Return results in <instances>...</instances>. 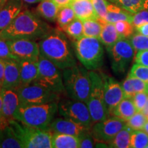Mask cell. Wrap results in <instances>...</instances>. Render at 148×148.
<instances>
[{
  "label": "cell",
  "instance_id": "obj_1",
  "mask_svg": "<svg viewBox=\"0 0 148 148\" xmlns=\"http://www.w3.org/2000/svg\"><path fill=\"white\" fill-rule=\"evenodd\" d=\"M40 55L63 70L77 64L73 46L62 29H53L38 40Z\"/></svg>",
  "mask_w": 148,
  "mask_h": 148
},
{
  "label": "cell",
  "instance_id": "obj_2",
  "mask_svg": "<svg viewBox=\"0 0 148 148\" xmlns=\"http://www.w3.org/2000/svg\"><path fill=\"white\" fill-rule=\"evenodd\" d=\"M51 30L52 27L40 19L38 14L24 10L5 29L0 31V37L4 39L25 38L36 41Z\"/></svg>",
  "mask_w": 148,
  "mask_h": 148
},
{
  "label": "cell",
  "instance_id": "obj_3",
  "mask_svg": "<svg viewBox=\"0 0 148 148\" xmlns=\"http://www.w3.org/2000/svg\"><path fill=\"white\" fill-rule=\"evenodd\" d=\"M58 102L39 104H19L14 119L36 128L49 130L56 112Z\"/></svg>",
  "mask_w": 148,
  "mask_h": 148
},
{
  "label": "cell",
  "instance_id": "obj_4",
  "mask_svg": "<svg viewBox=\"0 0 148 148\" xmlns=\"http://www.w3.org/2000/svg\"><path fill=\"white\" fill-rule=\"evenodd\" d=\"M64 92L68 97L86 103L90 90L89 71L76 64L62 71Z\"/></svg>",
  "mask_w": 148,
  "mask_h": 148
},
{
  "label": "cell",
  "instance_id": "obj_5",
  "mask_svg": "<svg viewBox=\"0 0 148 148\" xmlns=\"http://www.w3.org/2000/svg\"><path fill=\"white\" fill-rule=\"evenodd\" d=\"M103 44L98 38L83 36L72 42L75 56L88 71L97 70L103 64Z\"/></svg>",
  "mask_w": 148,
  "mask_h": 148
},
{
  "label": "cell",
  "instance_id": "obj_6",
  "mask_svg": "<svg viewBox=\"0 0 148 148\" xmlns=\"http://www.w3.org/2000/svg\"><path fill=\"white\" fill-rule=\"evenodd\" d=\"M11 127L23 144V148H51V130L36 128L14 119L10 121Z\"/></svg>",
  "mask_w": 148,
  "mask_h": 148
},
{
  "label": "cell",
  "instance_id": "obj_7",
  "mask_svg": "<svg viewBox=\"0 0 148 148\" xmlns=\"http://www.w3.org/2000/svg\"><path fill=\"white\" fill-rule=\"evenodd\" d=\"M89 75L90 90L86 104L90 111L92 123H95L106 119L110 116L105 104L102 73L92 70L89 71Z\"/></svg>",
  "mask_w": 148,
  "mask_h": 148
},
{
  "label": "cell",
  "instance_id": "obj_8",
  "mask_svg": "<svg viewBox=\"0 0 148 148\" xmlns=\"http://www.w3.org/2000/svg\"><path fill=\"white\" fill-rule=\"evenodd\" d=\"M38 74L34 82L61 95L64 92L62 72L51 61L40 55L38 60Z\"/></svg>",
  "mask_w": 148,
  "mask_h": 148
},
{
  "label": "cell",
  "instance_id": "obj_9",
  "mask_svg": "<svg viewBox=\"0 0 148 148\" xmlns=\"http://www.w3.org/2000/svg\"><path fill=\"white\" fill-rule=\"evenodd\" d=\"M58 112L60 116L73 121L88 129L92 123L90 111L86 103L71 98L60 99L58 101Z\"/></svg>",
  "mask_w": 148,
  "mask_h": 148
},
{
  "label": "cell",
  "instance_id": "obj_10",
  "mask_svg": "<svg viewBox=\"0 0 148 148\" xmlns=\"http://www.w3.org/2000/svg\"><path fill=\"white\" fill-rule=\"evenodd\" d=\"M20 104H39L49 102H58L60 95L56 92L44 87L38 83L21 85L16 89Z\"/></svg>",
  "mask_w": 148,
  "mask_h": 148
},
{
  "label": "cell",
  "instance_id": "obj_11",
  "mask_svg": "<svg viewBox=\"0 0 148 148\" xmlns=\"http://www.w3.org/2000/svg\"><path fill=\"white\" fill-rule=\"evenodd\" d=\"M107 51L112 70L114 73L119 74L126 71L135 54L132 43L127 38L120 39Z\"/></svg>",
  "mask_w": 148,
  "mask_h": 148
},
{
  "label": "cell",
  "instance_id": "obj_12",
  "mask_svg": "<svg viewBox=\"0 0 148 148\" xmlns=\"http://www.w3.org/2000/svg\"><path fill=\"white\" fill-rule=\"evenodd\" d=\"M126 124L124 120L115 116H110L106 119L93 123L90 132L97 141L108 143Z\"/></svg>",
  "mask_w": 148,
  "mask_h": 148
},
{
  "label": "cell",
  "instance_id": "obj_13",
  "mask_svg": "<svg viewBox=\"0 0 148 148\" xmlns=\"http://www.w3.org/2000/svg\"><path fill=\"white\" fill-rule=\"evenodd\" d=\"M6 40L11 53L16 60H38L39 58V45L36 40L25 38Z\"/></svg>",
  "mask_w": 148,
  "mask_h": 148
},
{
  "label": "cell",
  "instance_id": "obj_14",
  "mask_svg": "<svg viewBox=\"0 0 148 148\" xmlns=\"http://www.w3.org/2000/svg\"><path fill=\"white\" fill-rule=\"evenodd\" d=\"M2 95V111L0 118V130L10 124V121L15 119L14 116L19 106L20 101L16 90L1 88Z\"/></svg>",
  "mask_w": 148,
  "mask_h": 148
},
{
  "label": "cell",
  "instance_id": "obj_15",
  "mask_svg": "<svg viewBox=\"0 0 148 148\" xmlns=\"http://www.w3.org/2000/svg\"><path fill=\"white\" fill-rule=\"evenodd\" d=\"M103 78V93L104 101L109 116L112 111L124 98L121 84L116 81L113 77L102 73Z\"/></svg>",
  "mask_w": 148,
  "mask_h": 148
},
{
  "label": "cell",
  "instance_id": "obj_16",
  "mask_svg": "<svg viewBox=\"0 0 148 148\" xmlns=\"http://www.w3.org/2000/svg\"><path fill=\"white\" fill-rule=\"evenodd\" d=\"M21 85L19 66L18 60L14 58L5 60V72L3 88L16 90Z\"/></svg>",
  "mask_w": 148,
  "mask_h": 148
},
{
  "label": "cell",
  "instance_id": "obj_17",
  "mask_svg": "<svg viewBox=\"0 0 148 148\" xmlns=\"http://www.w3.org/2000/svg\"><path fill=\"white\" fill-rule=\"evenodd\" d=\"M49 130H51L53 132L62 133L78 136L88 128L76 122L63 117L53 120L49 126Z\"/></svg>",
  "mask_w": 148,
  "mask_h": 148
},
{
  "label": "cell",
  "instance_id": "obj_18",
  "mask_svg": "<svg viewBox=\"0 0 148 148\" xmlns=\"http://www.w3.org/2000/svg\"><path fill=\"white\" fill-rule=\"evenodd\" d=\"M23 0H8L0 9V31L5 29L21 12Z\"/></svg>",
  "mask_w": 148,
  "mask_h": 148
},
{
  "label": "cell",
  "instance_id": "obj_19",
  "mask_svg": "<svg viewBox=\"0 0 148 148\" xmlns=\"http://www.w3.org/2000/svg\"><path fill=\"white\" fill-rule=\"evenodd\" d=\"M19 66L21 85L34 82L38 77V60H17Z\"/></svg>",
  "mask_w": 148,
  "mask_h": 148
},
{
  "label": "cell",
  "instance_id": "obj_20",
  "mask_svg": "<svg viewBox=\"0 0 148 148\" xmlns=\"http://www.w3.org/2000/svg\"><path fill=\"white\" fill-rule=\"evenodd\" d=\"M71 6L76 18L82 21L86 19H98L91 0H73Z\"/></svg>",
  "mask_w": 148,
  "mask_h": 148
},
{
  "label": "cell",
  "instance_id": "obj_21",
  "mask_svg": "<svg viewBox=\"0 0 148 148\" xmlns=\"http://www.w3.org/2000/svg\"><path fill=\"white\" fill-rule=\"evenodd\" d=\"M124 98H132L138 92H148V82L136 77H127L121 83Z\"/></svg>",
  "mask_w": 148,
  "mask_h": 148
},
{
  "label": "cell",
  "instance_id": "obj_22",
  "mask_svg": "<svg viewBox=\"0 0 148 148\" xmlns=\"http://www.w3.org/2000/svg\"><path fill=\"white\" fill-rule=\"evenodd\" d=\"M101 22L102 29L99 38L106 47V50H108L121 38L118 34L114 23H108L103 19H101Z\"/></svg>",
  "mask_w": 148,
  "mask_h": 148
},
{
  "label": "cell",
  "instance_id": "obj_23",
  "mask_svg": "<svg viewBox=\"0 0 148 148\" xmlns=\"http://www.w3.org/2000/svg\"><path fill=\"white\" fill-rule=\"evenodd\" d=\"M107 11L108 12L104 18V21L106 22L114 23L119 21H127L132 23L133 14L114 3H108Z\"/></svg>",
  "mask_w": 148,
  "mask_h": 148
},
{
  "label": "cell",
  "instance_id": "obj_24",
  "mask_svg": "<svg viewBox=\"0 0 148 148\" xmlns=\"http://www.w3.org/2000/svg\"><path fill=\"white\" fill-rule=\"evenodd\" d=\"M0 147L23 148L21 141L10 125L0 130Z\"/></svg>",
  "mask_w": 148,
  "mask_h": 148
},
{
  "label": "cell",
  "instance_id": "obj_25",
  "mask_svg": "<svg viewBox=\"0 0 148 148\" xmlns=\"http://www.w3.org/2000/svg\"><path fill=\"white\" fill-rule=\"evenodd\" d=\"M137 112L132 98L125 97L115 107L111 116H115L127 121Z\"/></svg>",
  "mask_w": 148,
  "mask_h": 148
},
{
  "label": "cell",
  "instance_id": "obj_26",
  "mask_svg": "<svg viewBox=\"0 0 148 148\" xmlns=\"http://www.w3.org/2000/svg\"><path fill=\"white\" fill-rule=\"evenodd\" d=\"M51 145L53 148H78V138L73 135L53 132Z\"/></svg>",
  "mask_w": 148,
  "mask_h": 148
},
{
  "label": "cell",
  "instance_id": "obj_27",
  "mask_svg": "<svg viewBox=\"0 0 148 148\" xmlns=\"http://www.w3.org/2000/svg\"><path fill=\"white\" fill-rule=\"evenodd\" d=\"M59 8L58 5L51 0H43L37 6L36 13L47 21L53 22L56 21Z\"/></svg>",
  "mask_w": 148,
  "mask_h": 148
},
{
  "label": "cell",
  "instance_id": "obj_28",
  "mask_svg": "<svg viewBox=\"0 0 148 148\" xmlns=\"http://www.w3.org/2000/svg\"><path fill=\"white\" fill-rule=\"evenodd\" d=\"M132 131L133 130L126 124L110 141L108 142L109 147L114 148L130 147V137Z\"/></svg>",
  "mask_w": 148,
  "mask_h": 148
},
{
  "label": "cell",
  "instance_id": "obj_29",
  "mask_svg": "<svg viewBox=\"0 0 148 148\" xmlns=\"http://www.w3.org/2000/svg\"><path fill=\"white\" fill-rule=\"evenodd\" d=\"M60 29H62L65 33L71 42L78 40L84 36L83 22L78 18H74L71 23Z\"/></svg>",
  "mask_w": 148,
  "mask_h": 148
},
{
  "label": "cell",
  "instance_id": "obj_30",
  "mask_svg": "<svg viewBox=\"0 0 148 148\" xmlns=\"http://www.w3.org/2000/svg\"><path fill=\"white\" fill-rule=\"evenodd\" d=\"M82 22L84 36L99 38L102 29V22L101 18L83 20Z\"/></svg>",
  "mask_w": 148,
  "mask_h": 148
},
{
  "label": "cell",
  "instance_id": "obj_31",
  "mask_svg": "<svg viewBox=\"0 0 148 148\" xmlns=\"http://www.w3.org/2000/svg\"><path fill=\"white\" fill-rule=\"evenodd\" d=\"M108 1L133 14L143 9L144 0H108Z\"/></svg>",
  "mask_w": 148,
  "mask_h": 148
},
{
  "label": "cell",
  "instance_id": "obj_32",
  "mask_svg": "<svg viewBox=\"0 0 148 148\" xmlns=\"http://www.w3.org/2000/svg\"><path fill=\"white\" fill-rule=\"evenodd\" d=\"M75 18L76 16H75V12L71 5L61 7L59 8L58 14H57L56 21L60 28L62 29Z\"/></svg>",
  "mask_w": 148,
  "mask_h": 148
},
{
  "label": "cell",
  "instance_id": "obj_33",
  "mask_svg": "<svg viewBox=\"0 0 148 148\" xmlns=\"http://www.w3.org/2000/svg\"><path fill=\"white\" fill-rule=\"evenodd\" d=\"M148 145V134L143 130H133L130 137L131 148H146Z\"/></svg>",
  "mask_w": 148,
  "mask_h": 148
},
{
  "label": "cell",
  "instance_id": "obj_34",
  "mask_svg": "<svg viewBox=\"0 0 148 148\" xmlns=\"http://www.w3.org/2000/svg\"><path fill=\"white\" fill-rule=\"evenodd\" d=\"M114 24L121 39L130 38L134 33V27L130 22L127 21H119Z\"/></svg>",
  "mask_w": 148,
  "mask_h": 148
},
{
  "label": "cell",
  "instance_id": "obj_35",
  "mask_svg": "<svg viewBox=\"0 0 148 148\" xmlns=\"http://www.w3.org/2000/svg\"><path fill=\"white\" fill-rule=\"evenodd\" d=\"M148 118L142 112H136L132 117L126 121L127 125L133 130H143Z\"/></svg>",
  "mask_w": 148,
  "mask_h": 148
},
{
  "label": "cell",
  "instance_id": "obj_36",
  "mask_svg": "<svg viewBox=\"0 0 148 148\" xmlns=\"http://www.w3.org/2000/svg\"><path fill=\"white\" fill-rule=\"evenodd\" d=\"M131 43L134 49V52L148 49V36L141 34H132L130 38Z\"/></svg>",
  "mask_w": 148,
  "mask_h": 148
},
{
  "label": "cell",
  "instance_id": "obj_37",
  "mask_svg": "<svg viewBox=\"0 0 148 148\" xmlns=\"http://www.w3.org/2000/svg\"><path fill=\"white\" fill-rule=\"evenodd\" d=\"M127 76L136 77L148 82V66L134 64L131 68Z\"/></svg>",
  "mask_w": 148,
  "mask_h": 148
},
{
  "label": "cell",
  "instance_id": "obj_38",
  "mask_svg": "<svg viewBox=\"0 0 148 148\" xmlns=\"http://www.w3.org/2000/svg\"><path fill=\"white\" fill-rule=\"evenodd\" d=\"M79 142V147L90 148L93 147L95 139L90 132V129L86 130L82 134L77 136Z\"/></svg>",
  "mask_w": 148,
  "mask_h": 148
},
{
  "label": "cell",
  "instance_id": "obj_39",
  "mask_svg": "<svg viewBox=\"0 0 148 148\" xmlns=\"http://www.w3.org/2000/svg\"><path fill=\"white\" fill-rule=\"evenodd\" d=\"M91 1L98 17L104 20L108 12L107 11L108 2L106 0H91Z\"/></svg>",
  "mask_w": 148,
  "mask_h": 148
},
{
  "label": "cell",
  "instance_id": "obj_40",
  "mask_svg": "<svg viewBox=\"0 0 148 148\" xmlns=\"http://www.w3.org/2000/svg\"><path fill=\"white\" fill-rule=\"evenodd\" d=\"M148 23V10L146 9L138 11L133 14L132 24L134 27H137Z\"/></svg>",
  "mask_w": 148,
  "mask_h": 148
},
{
  "label": "cell",
  "instance_id": "obj_41",
  "mask_svg": "<svg viewBox=\"0 0 148 148\" xmlns=\"http://www.w3.org/2000/svg\"><path fill=\"white\" fill-rule=\"evenodd\" d=\"M137 112H141L148 100V92H138L132 97Z\"/></svg>",
  "mask_w": 148,
  "mask_h": 148
},
{
  "label": "cell",
  "instance_id": "obj_42",
  "mask_svg": "<svg viewBox=\"0 0 148 148\" xmlns=\"http://www.w3.org/2000/svg\"><path fill=\"white\" fill-rule=\"evenodd\" d=\"M10 58H14V57L11 53L7 40L0 37V59L5 60Z\"/></svg>",
  "mask_w": 148,
  "mask_h": 148
},
{
  "label": "cell",
  "instance_id": "obj_43",
  "mask_svg": "<svg viewBox=\"0 0 148 148\" xmlns=\"http://www.w3.org/2000/svg\"><path fill=\"white\" fill-rule=\"evenodd\" d=\"M134 63L148 66V49L138 51L135 53Z\"/></svg>",
  "mask_w": 148,
  "mask_h": 148
},
{
  "label": "cell",
  "instance_id": "obj_44",
  "mask_svg": "<svg viewBox=\"0 0 148 148\" xmlns=\"http://www.w3.org/2000/svg\"><path fill=\"white\" fill-rule=\"evenodd\" d=\"M5 72V60L0 59V88H2Z\"/></svg>",
  "mask_w": 148,
  "mask_h": 148
},
{
  "label": "cell",
  "instance_id": "obj_45",
  "mask_svg": "<svg viewBox=\"0 0 148 148\" xmlns=\"http://www.w3.org/2000/svg\"><path fill=\"white\" fill-rule=\"evenodd\" d=\"M51 1L58 5L59 8H61V7L71 5L73 0H51Z\"/></svg>",
  "mask_w": 148,
  "mask_h": 148
},
{
  "label": "cell",
  "instance_id": "obj_46",
  "mask_svg": "<svg viewBox=\"0 0 148 148\" xmlns=\"http://www.w3.org/2000/svg\"><path fill=\"white\" fill-rule=\"evenodd\" d=\"M136 31L140 34L145 35V36H148V23L143 24V25L138 26L137 27H135Z\"/></svg>",
  "mask_w": 148,
  "mask_h": 148
},
{
  "label": "cell",
  "instance_id": "obj_47",
  "mask_svg": "<svg viewBox=\"0 0 148 148\" xmlns=\"http://www.w3.org/2000/svg\"><path fill=\"white\" fill-rule=\"evenodd\" d=\"M141 112H143V113L148 118V100L147 101V103H146L145 107H144Z\"/></svg>",
  "mask_w": 148,
  "mask_h": 148
},
{
  "label": "cell",
  "instance_id": "obj_48",
  "mask_svg": "<svg viewBox=\"0 0 148 148\" xmlns=\"http://www.w3.org/2000/svg\"><path fill=\"white\" fill-rule=\"evenodd\" d=\"M2 95H1V88H0V118L1 116V111H2Z\"/></svg>",
  "mask_w": 148,
  "mask_h": 148
},
{
  "label": "cell",
  "instance_id": "obj_49",
  "mask_svg": "<svg viewBox=\"0 0 148 148\" xmlns=\"http://www.w3.org/2000/svg\"><path fill=\"white\" fill-rule=\"evenodd\" d=\"M24 2L29 3V4H32V3H35L40 1V0H23Z\"/></svg>",
  "mask_w": 148,
  "mask_h": 148
},
{
  "label": "cell",
  "instance_id": "obj_50",
  "mask_svg": "<svg viewBox=\"0 0 148 148\" xmlns=\"http://www.w3.org/2000/svg\"><path fill=\"white\" fill-rule=\"evenodd\" d=\"M143 130L144 132H145L147 134H148V120L147 121H146L145 125H144L143 128Z\"/></svg>",
  "mask_w": 148,
  "mask_h": 148
},
{
  "label": "cell",
  "instance_id": "obj_51",
  "mask_svg": "<svg viewBox=\"0 0 148 148\" xmlns=\"http://www.w3.org/2000/svg\"><path fill=\"white\" fill-rule=\"evenodd\" d=\"M143 9H146V10H148V0H144Z\"/></svg>",
  "mask_w": 148,
  "mask_h": 148
},
{
  "label": "cell",
  "instance_id": "obj_52",
  "mask_svg": "<svg viewBox=\"0 0 148 148\" xmlns=\"http://www.w3.org/2000/svg\"><path fill=\"white\" fill-rule=\"evenodd\" d=\"M7 1H8V0H0V9L2 8L3 5L5 4Z\"/></svg>",
  "mask_w": 148,
  "mask_h": 148
},
{
  "label": "cell",
  "instance_id": "obj_53",
  "mask_svg": "<svg viewBox=\"0 0 148 148\" xmlns=\"http://www.w3.org/2000/svg\"><path fill=\"white\" fill-rule=\"evenodd\" d=\"M43 1V0H40V1Z\"/></svg>",
  "mask_w": 148,
  "mask_h": 148
},
{
  "label": "cell",
  "instance_id": "obj_54",
  "mask_svg": "<svg viewBox=\"0 0 148 148\" xmlns=\"http://www.w3.org/2000/svg\"><path fill=\"white\" fill-rule=\"evenodd\" d=\"M146 148H148V145H147V147H146Z\"/></svg>",
  "mask_w": 148,
  "mask_h": 148
}]
</instances>
